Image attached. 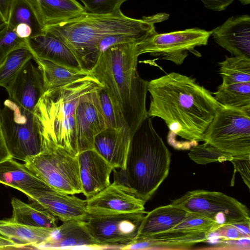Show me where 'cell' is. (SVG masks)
I'll return each mask as SVG.
<instances>
[{"label": "cell", "mask_w": 250, "mask_h": 250, "mask_svg": "<svg viewBox=\"0 0 250 250\" xmlns=\"http://www.w3.org/2000/svg\"><path fill=\"white\" fill-rule=\"evenodd\" d=\"M33 59L42 73L45 91L75 82L90 74V72L73 70L49 61L36 58Z\"/></svg>", "instance_id": "cell-27"}, {"label": "cell", "mask_w": 250, "mask_h": 250, "mask_svg": "<svg viewBox=\"0 0 250 250\" xmlns=\"http://www.w3.org/2000/svg\"><path fill=\"white\" fill-rule=\"evenodd\" d=\"M102 86L90 74L75 82L45 91L34 111L42 134L75 114L82 98Z\"/></svg>", "instance_id": "cell-6"}, {"label": "cell", "mask_w": 250, "mask_h": 250, "mask_svg": "<svg viewBox=\"0 0 250 250\" xmlns=\"http://www.w3.org/2000/svg\"><path fill=\"white\" fill-rule=\"evenodd\" d=\"M97 91L83 97L75 110V127L79 153L93 149L95 137L107 127L100 108Z\"/></svg>", "instance_id": "cell-14"}, {"label": "cell", "mask_w": 250, "mask_h": 250, "mask_svg": "<svg viewBox=\"0 0 250 250\" xmlns=\"http://www.w3.org/2000/svg\"><path fill=\"white\" fill-rule=\"evenodd\" d=\"M26 44L33 58L49 61L75 70H84L70 49L49 32L26 39Z\"/></svg>", "instance_id": "cell-19"}, {"label": "cell", "mask_w": 250, "mask_h": 250, "mask_svg": "<svg viewBox=\"0 0 250 250\" xmlns=\"http://www.w3.org/2000/svg\"><path fill=\"white\" fill-rule=\"evenodd\" d=\"M220 226L213 221L204 216L193 212H188L184 220L169 231H178L183 232L203 231L211 233L215 231Z\"/></svg>", "instance_id": "cell-33"}, {"label": "cell", "mask_w": 250, "mask_h": 250, "mask_svg": "<svg viewBox=\"0 0 250 250\" xmlns=\"http://www.w3.org/2000/svg\"><path fill=\"white\" fill-rule=\"evenodd\" d=\"M54 228H37L12 221L10 219L0 220V235L31 249L45 241L53 233Z\"/></svg>", "instance_id": "cell-26"}, {"label": "cell", "mask_w": 250, "mask_h": 250, "mask_svg": "<svg viewBox=\"0 0 250 250\" xmlns=\"http://www.w3.org/2000/svg\"><path fill=\"white\" fill-rule=\"evenodd\" d=\"M234 166V174L238 171L244 182L250 189V155L233 156L230 161Z\"/></svg>", "instance_id": "cell-37"}, {"label": "cell", "mask_w": 250, "mask_h": 250, "mask_svg": "<svg viewBox=\"0 0 250 250\" xmlns=\"http://www.w3.org/2000/svg\"><path fill=\"white\" fill-rule=\"evenodd\" d=\"M171 153L146 118L131 138L125 172L127 185L146 202L168 176Z\"/></svg>", "instance_id": "cell-4"}, {"label": "cell", "mask_w": 250, "mask_h": 250, "mask_svg": "<svg viewBox=\"0 0 250 250\" xmlns=\"http://www.w3.org/2000/svg\"><path fill=\"white\" fill-rule=\"evenodd\" d=\"M222 83H250V59L242 56H226L219 62Z\"/></svg>", "instance_id": "cell-30"}, {"label": "cell", "mask_w": 250, "mask_h": 250, "mask_svg": "<svg viewBox=\"0 0 250 250\" xmlns=\"http://www.w3.org/2000/svg\"><path fill=\"white\" fill-rule=\"evenodd\" d=\"M211 31L192 28L181 31L156 34L136 42L137 54L145 53L181 65L189 52L196 55L194 48L208 44ZM198 53V52H197Z\"/></svg>", "instance_id": "cell-10"}, {"label": "cell", "mask_w": 250, "mask_h": 250, "mask_svg": "<svg viewBox=\"0 0 250 250\" xmlns=\"http://www.w3.org/2000/svg\"><path fill=\"white\" fill-rule=\"evenodd\" d=\"M231 225H233L243 236L250 237V224L239 223Z\"/></svg>", "instance_id": "cell-44"}, {"label": "cell", "mask_w": 250, "mask_h": 250, "mask_svg": "<svg viewBox=\"0 0 250 250\" xmlns=\"http://www.w3.org/2000/svg\"><path fill=\"white\" fill-rule=\"evenodd\" d=\"M214 232L220 241L237 240L244 236L231 224L223 225Z\"/></svg>", "instance_id": "cell-38"}, {"label": "cell", "mask_w": 250, "mask_h": 250, "mask_svg": "<svg viewBox=\"0 0 250 250\" xmlns=\"http://www.w3.org/2000/svg\"><path fill=\"white\" fill-rule=\"evenodd\" d=\"M89 214H109L145 211L146 201L127 184L115 181L106 188L86 199Z\"/></svg>", "instance_id": "cell-12"}, {"label": "cell", "mask_w": 250, "mask_h": 250, "mask_svg": "<svg viewBox=\"0 0 250 250\" xmlns=\"http://www.w3.org/2000/svg\"><path fill=\"white\" fill-rule=\"evenodd\" d=\"M33 55L27 47L10 53L0 65V86L5 88Z\"/></svg>", "instance_id": "cell-31"}, {"label": "cell", "mask_w": 250, "mask_h": 250, "mask_svg": "<svg viewBox=\"0 0 250 250\" xmlns=\"http://www.w3.org/2000/svg\"><path fill=\"white\" fill-rule=\"evenodd\" d=\"M204 6L210 10L222 11L231 4L234 0H200Z\"/></svg>", "instance_id": "cell-39"}, {"label": "cell", "mask_w": 250, "mask_h": 250, "mask_svg": "<svg viewBox=\"0 0 250 250\" xmlns=\"http://www.w3.org/2000/svg\"><path fill=\"white\" fill-rule=\"evenodd\" d=\"M84 222L70 220L57 227L52 235L35 249H105L87 230Z\"/></svg>", "instance_id": "cell-18"}, {"label": "cell", "mask_w": 250, "mask_h": 250, "mask_svg": "<svg viewBox=\"0 0 250 250\" xmlns=\"http://www.w3.org/2000/svg\"><path fill=\"white\" fill-rule=\"evenodd\" d=\"M27 47L26 39L18 37L7 22L0 25V65L7 56L13 50Z\"/></svg>", "instance_id": "cell-34"}, {"label": "cell", "mask_w": 250, "mask_h": 250, "mask_svg": "<svg viewBox=\"0 0 250 250\" xmlns=\"http://www.w3.org/2000/svg\"><path fill=\"white\" fill-rule=\"evenodd\" d=\"M4 22H5V21H4V20H3L2 17V16H1V14L0 13V25L1 24H2V23H3Z\"/></svg>", "instance_id": "cell-46"}, {"label": "cell", "mask_w": 250, "mask_h": 250, "mask_svg": "<svg viewBox=\"0 0 250 250\" xmlns=\"http://www.w3.org/2000/svg\"><path fill=\"white\" fill-rule=\"evenodd\" d=\"M11 158L5 144L0 121V163Z\"/></svg>", "instance_id": "cell-43"}, {"label": "cell", "mask_w": 250, "mask_h": 250, "mask_svg": "<svg viewBox=\"0 0 250 250\" xmlns=\"http://www.w3.org/2000/svg\"><path fill=\"white\" fill-rule=\"evenodd\" d=\"M171 204L188 212L204 216L220 226L250 224L248 208L222 192L198 189L189 191Z\"/></svg>", "instance_id": "cell-9"}, {"label": "cell", "mask_w": 250, "mask_h": 250, "mask_svg": "<svg viewBox=\"0 0 250 250\" xmlns=\"http://www.w3.org/2000/svg\"><path fill=\"white\" fill-rule=\"evenodd\" d=\"M214 94L221 106L250 114V83H222Z\"/></svg>", "instance_id": "cell-28"}, {"label": "cell", "mask_w": 250, "mask_h": 250, "mask_svg": "<svg viewBox=\"0 0 250 250\" xmlns=\"http://www.w3.org/2000/svg\"><path fill=\"white\" fill-rule=\"evenodd\" d=\"M187 212L171 204L157 207L144 215L137 236H149L169 231L184 220Z\"/></svg>", "instance_id": "cell-22"}, {"label": "cell", "mask_w": 250, "mask_h": 250, "mask_svg": "<svg viewBox=\"0 0 250 250\" xmlns=\"http://www.w3.org/2000/svg\"><path fill=\"white\" fill-rule=\"evenodd\" d=\"M44 32L62 40L75 55L82 69L88 72L99 58L97 46L104 38L117 34L147 38L157 33L154 23L144 17L142 19L130 18L121 11L104 15L85 12L70 20L46 25Z\"/></svg>", "instance_id": "cell-3"}, {"label": "cell", "mask_w": 250, "mask_h": 250, "mask_svg": "<svg viewBox=\"0 0 250 250\" xmlns=\"http://www.w3.org/2000/svg\"><path fill=\"white\" fill-rule=\"evenodd\" d=\"M33 202L39 204L62 222L76 220L86 221L89 216L86 200L46 187L23 192Z\"/></svg>", "instance_id": "cell-13"}, {"label": "cell", "mask_w": 250, "mask_h": 250, "mask_svg": "<svg viewBox=\"0 0 250 250\" xmlns=\"http://www.w3.org/2000/svg\"><path fill=\"white\" fill-rule=\"evenodd\" d=\"M85 12L94 15H110L121 11L122 4L127 0H79Z\"/></svg>", "instance_id": "cell-36"}, {"label": "cell", "mask_w": 250, "mask_h": 250, "mask_svg": "<svg viewBox=\"0 0 250 250\" xmlns=\"http://www.w3.org/2000/svg\"><path fill=\"white\" fill-rule=\"evenodd\" d=\"M31 249L24 244L7 238L0 235V250Z\"/></svg>", "instance_id": "cell-40"}, {"label": "cell", "mask_w": 250, "mask_h": 250, "mask_svg": "<svg viewBox=\"0 0 250 250\" xmlns=\"http://www.w3.org/2000/svg\"><path fill=\"white\" fill-rule=\"evenodd\" d=\"M31 60L24 65L5 88L8 99L34 112L45 89L42 73Z\"/></svg>", "instance_id": "cell-15"}, {"label": "cell", "mask_w": 250, "mask_h": 250, "mask_svg": "<svg viewBox=\"0 0 250 250\" xmlns=\"http://www.w3.org/2000/svg\"><path fill=\"white\" fill-rule=\"evenodd\" d=\"M151 97L147 115L166 124L167 143L188 150L203 141L205 132L221 106L210 92L191 77L171 72L148 82Z\"/></svg>", "instance_id": "cell-1"}, {"label": "cell", "mask_w": 250, "mask_h": 250, "mask_svg": "<svg viewBox=\"0 0 250 250\" xmlns=\"http://www.w3.org/2000/svg\"><path fill=\"white\" fill-rule=\"evenodd\" d=\"M78 158L82 193L87 199L111 184L114 168L94 148L79 152Z\"/></svg>", "instance_id": "cell-16"}, {"label": "cell", "mask_w": 250, "mask_h": 250, "mask_svg": "<svg viewBox=\"0 0 250 250\" xmlns=\"http://www.w3.org/2000/svg\"><path fill=\"white\" fill-rule=\"evenodd\" d=\"M188 156L191 160L200 165H206L213 162H230L233 157L231 154L221 151L205 143L192 147Z\"/></svg>", "instance_id": "cell-32"}, {"label": "cell", "mask_w": 250, "mask_h": 250, "mask_svg": "<svg viewBox=\"0 0 250 250\" xmlns=\"http://www.w3.org/2000/svg\"><path fill=\"white\" fill-rule=\"evenodd\" d=\"M14 0H0V13L5 22H8Z\"/></svg>", "instance_id": "cell-41"}, {"label": "cell", "mask_w": 250, "mask_h": 250, "mask_svg": "<svg viewBox=\"0 0 250 250\" xmlns=\"http://www.w3.org/2000/svg\"><path fill=\"white\" fill-rule=\"evenodd\" d=\"M210 233L168 231L149 236H137L130 243L132 250H185L207 242Z\"/></svg>", "instance_id": "cell-21"}, {"label": "cell", "mask_w": 250, "mask_h": 250, "mask_svg": "<svg viewBox=\"0 0 250 250\" xmlns=\"http://www.w3.org/2000/svg\"><path fill=\"white\" fill-rule=\"evenodd\" d=\"M137 42L111 46L101 53L90 73L100 83L111 100L131 136L148 117L146 97L148 81L137 69Z\"/></svg>", "instance_id": "cell-2"}, {"label": "cell", "mask_w": 250, "mask_h": 250, "mask_svg": "<svg viewBox=\"0 0 250 250\" xmlns=\"http://www.w3.org/2000/svg\"><path fill=\"white\" fill-rule=\"evenodd\" d=\"M0 184L23 191L41 189L48 185L25 165L12 158L0 163Z\"/></svg>", "instance_id": "cell-23"}, {"label": "cell", "mask_w": 250, "mask_h": 250, "mask_svg": "<svg viewBox=\"0 0 250 250\" xmlns=\"http://www.w3.org/2000/svg\"><path fill=\"white\" fill-rule=\"evenodd\" d=\"M131 136L125 126L107 127L95 138L94 149L113 168L125 171Z\"/></svg>", "instance_id": "cell-20"}, {"label": "cell", "mask_w": 250, "mask_h": 250, "mask_svg": "<svg viewBox=\"0 0 250 250\" xmlns=\"http://www.w3.org/2000/svg\"><path fill=\"white\" fill-rule=\"evenodd\" d=\"M12 216L16 223L37 228H54L58 227V218L38 203H26L17 198L11 201Z\"/></svg>", "instance_id": "cell-24"}, {"label": "cell", "mask_w": 250, "mask_h": 250, "mask_svg": "<svg viewBox=\"0 0 250 250\" xmlns=\"http://www.w3.org/2000/svg\"><path fill=\"white\" fill-rule=\"evenodd\" d=\"M203 141L233 156L250 155V114L221 106Z\"/></svg>", "instance_id": "cell-8"}, {"label": "cell", "mask_w": 250, "mask_h": 250, "mask_svg": "<svg viewBox=\"0 0 250 250\" xmlns=\"http://www.w3.org/2000/svg\"><path fill=\"white\" fill-rule=\"evenodd\" d=\"M25 166L40 179L63 193H82L78 155L56 146L28 158Z\"/></svg>", "instance_id": "cell-7"}, {"label": "cell", "mask_w": 250, "mask_h": 250, "mask_svg": "<svg viewBox=\"0 0 250 250\" xmlns=\"http://www.w3.org/2000/svg\"><path fill=\"white\" fill-rule=\"evenodd\" d=\"M0 121L7 149L13 159L24 162L47 149L34 112L6 99Z\"/></svg>", "instance_id": "cell-5"}, {"label": "cell", "mask_w": 250, "mask_h": 250, "mask_svg": "<svg viewBox=\"0 0 250 250\" xmlns=\"http://www.w3.org/2000/svg\"><path fill=\"white\" fill-rule=\"evenodd\" d=\"M146 211L109 214H89L84 225L98 244L107 249H120L138 234Z\"/></svg>", "instance_id": "cell-11"}, {"label": "cell", "mask_w": 250, "mask_h": 250, "mask_svg": "<svg viewBox=\"0 0 250 250\" xmlns=\"http://www.w3.org/2000/svg\"><path fill=\"white\" fill-rule=\"evenodd\" d=\"M44 26L55 24L77 18L85 13L77 0H36Z\"/></svg>", "instance_id": "cell-25"}, {"label": "cell", "mask_w": 250, "mask_h": 250, "mask_svg": "<svg viewBox=\"0 0 250 250\" xmlns=\"http://www.w3.org/2000/svg\"><path fill=\"white\" fill-rule=\"evenodd\" d=\"M97 94L107 127L119 128L124 126L111 100L103 86L97 91Z\"/></svg>", "instance_id": "cell-35"}, {"label": "cell", "mask_w": 250, "mask_h": 250, "mask_svg": "<svg viewBox=\"0 0 250 250\" xmlns=\"http://www.w3.org/2000/svg\"><path fill=\"white\" fill-rule=\"evenodd\" d=\"M243 5H248L250 3V0H237Z\"/></svg>", "instance_id": "cell-45"}, {"label": "cell", "mask_w": 250, "mask_h": 250, "mask_svg": "<svg viewBox=\"0 0 250 250\" xmlns=\"http://www.w3.org/2000/svg\"><path fill=\"white\" fill-rule=\"evenodd\" d=\"M211 31L214 41L232 55L250 59L249 15L232 16Z\"/></svg>", "instance_id": "cell-17"}, {"label": "cell", "mask_w": 250, "mask_h": 250, "mask_svg": "<svg viewBox=\"0 0 250 250\" xmlns=\"http://www.w3.org/2000/svg\"><path fill=\"white\" fill-rule=\"evenodd\" d=\"M7 22L13 28L20 23L28 24L32 31L31 37L44 33L45 26L36 0H14Z\"/></svg>", "instance_id": "cell-29"}, {"label": "cell", "mask_w": 250, "mask_h": 250, "mask_svg": "<svg viewBox=\"0 0 250 250\" xmlns=\"http://www.w3.org/2000/svg\"><path fill=\"white\" fill-rule=\"evenodd\" d=\"M17 36L20 38L26 39L31 37L32 31L28 24L25 23H20L17 24L14 28Z\"/></svg>", "instance_id": "cell-42"}]
</instances>
